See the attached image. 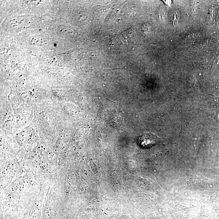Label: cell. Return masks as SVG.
I'll return each mask as SVG.
<instances>
[{"instance_id": "obj_2", "label": "cell", "mask_w": 219, "mask_h": 219, "mask_svg": "<svg viewBox=\"0 0 219 219\" xmlns=\"http://www.w3.org/2000/svg\"><path fill=\"white\" fill-rule=\"evenodd\" d=\"M207 112L215 120L219 122V109L212 110L207 111Z\"/></svg>"}, {"instance_id": "obj_1", "label": "cell", "mask_w": 219, "mask_h": 219, "mask_svg": "<svg viewBox=\"0 0 219 219\" xmlns=\"http://www.w3.org/2000/svg\"><path fill=\"white\" fill-rule=\"evenodd\" d=\"M139 145L143 148H150L160 143L161 139L157 136L150 133H142L137 137Z\"/></svg>"}]
</instances>
